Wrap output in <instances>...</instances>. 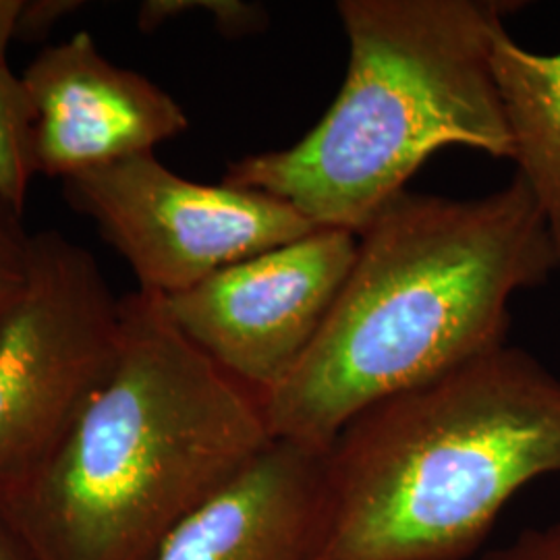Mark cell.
Returning <instances> with one entry per match:
<instances>
[{
    "label": "cell",
    "instance_id": "1",
    "mask_svg": "<svg viewBox=\"0 0 560 560\" xmlns=\"http://www.w3.org/2000/svg\"><path fill=\"white\" fill-rule=\"evenodd\" d=\"M358 240L318 337L260 395L275 441L326 453L368 407L504 347L513 295L557 272L538 203L517 173L480 200L402 191Z\"/></svg>",
    "mask_w": 560,
    "mask_h": 560
},
{
    "label": "cell",
    "instance_id": "2",
    "mask_svg": "<svg viewBox=\"0 0 560 560\" xmlns=\"http://www.w3.org/2000/svg\"><path fill=\"white\" fill-rule=\"evenodd\" d=\"M113 372L52 457L0 492L34 560H152L183 521L272 442L260 395L171 320L159 295L120 298Z\"/></svg>",
    "mask_w": 560,
    "mask_h": 560
},
{
    "label": "cell",
    "instance_id": "3",
    "mask_svg": "<svg viewBox=\"0 0 560 560\" xmlns=\"http://www.w3.org/2000/svg\"><path fill=\"white\" fill-rule=\"evenodd\" d=\"M546 476H560V378L504 345L340 430L324 560L469 559Z\"/></svg>",
    "mask_w": 560,
    "mask_h": 560
},
{
    "label": "cell",
    "instance_id": "4",
    "mask_svg": "<svg viewBox=\"0 0 560 560\" xmlns=\"http://www.w3.org/2000/svg\"><path fill=\"white\" fill-rule=\"evenodd\" d=\"M501 0H340L349 67L337 101L291 148L231 162L222 183L360 235L434 152L513 161L494 75Z\"/></svg>",
    "mask_w": 560,
    "mask_h": 560
},
{
    "label": "cell",
    "instance_id": "5",
    "mask_svg": "<svg viewBox=\"0 0 560 560\" xmlns=\"http://www.w3.org/2000/svg\"><path fill=\"white\" fill-rule=\"evenodd\" d=\"M120 298L90 249L40 231L0 330V492L40 469L113 372Z\"/></svg>",
    "mask_w": 560,
    "mask_h": 560
},
{
    "label": "cell",
    "instance_id": "6",
    "mask_svg": "<svg viewBox=\"0 0 560 560\" xmlns=\"http://www.w3.org/2000/svg\"><path fill=\"white\" fill-rule=\"evenodd\" d=\"M62 198L96 224L140 291L159 298L318 229L264 191L185 179L154 152L71 175Z\"/></svg>",
    "mask_w": 560,
    "mask_h": 560
},
{
    "label": "cell",
    "instance_id": "7",
    "mask_svg": "<svg viewBox=\"0 0 560 560\" xmlns=\"http://www.w3.org/2000/svg\"><path fill=\"white\" fill-rule=\"evenodd\" d=\"M358 245L351 231L316 229L162 301L187 339L264 395L318 337L353 268Z\"/></svg>",
    "mask_w": 560,
    "mask_h": 560
},
{
    "label": "cell",
    "instance_id": "8",
    "mask_svg": "<svg viewBox=\"0 0 560 560\" xmlns=\"http://www.w3.org/2000/svg\"><path fill=\"white\" fill-rule=\"evenodd\" d=\"M21 80L34 106V159L44 177L62 180L154 152L189 127L179 102L106 59L88 32L46 46Z\"/></svg>",
    "mask_w": 560,
    "mask_h": 560
},
{
    "label": "cell",
    "instance_id": "9",
    "mask_svg": "<svg viewBox=\"0 0 560 560\" xmlns=\"http://www.w3.org/2000/svg\"><path fill=\"white\" fill-rule=\"evenodd\" d=\"M328 525L326 453L272 439L152 560H324Z\"/></svg>",
    "mask_w": 560,
    "mask_h": 560
},
{
    "label": "cell",
    "instance_id": "10",
    "mask_svg": "<svg viewBox=\"0 0 560 560\" xmlns=\"http://www.w3.org/2000/svg\"><path fill=\"white\" fill-rule=\"evenodd\" d=\"M492 62L513 162L538 203L560 275V52H532L504 32Z\"/></svg>",
    "mask_w": 560,
    "mask_h": 560
},
{
    "label": "cell",
    "instance_id": "11",
    "mask_svg": "<svg viewBox=\"0 0 560 560\" xmlns=\"http://www.w3.org/2000/svg\"><path fill=\"white\" fill-rule=\"evenodd\" d=\"M36 171L34 106L21 75L0 65V196L20 212Z\"/></svg>",
    "mask_w": 560,
    "mask_h": 560
},
{
    "label": "cell",
    "instance_id": "12",
    "mask_svg": "<svg viewBox=\"0 0 560 560\" xmlns=\"http://www.w3.org/2000/svg\"><path fill=\"white\" fill-rule=\"evenodd\" d=\"M189 11L210 13L217 27L229 38L254 34L266 27L264 9L241 0H148L141 2L138 27L141 32L150 34L166 21Z\"/></svg>",
    "mask_w": 560,
    "mask_h": 560
},
{
    "label": "cell",
    "instance_id": "13",
    "mask_svg": "<svg viewBox=\"0 0 560 560\" xmlns=\"http://www.w3.org/2000/svg\"><path fill=\"white\" fill-rule=\"evenodd\" d=\"M32 237L23 224V212L0 196V330L30 279Z\"/></svg>",
    "mask_w": 560,
    "mask_h": 560
},
{
    "label": "cell",
    "instance_id": "14",
    "mask_svg": "<svg viewBox=\"0 0 560 560\" xmlns=\"http://www.w3.org/2000/svg\"><path fill=\"white\" fill-rule=\"evenodd\" d=\"M83 4L81 0H23L15 40L30 44L46 38L60 20L80 11Z\"/></svg>",
    "mask_w": 560,
    "mask_h": 560
},
{
    "label": "cell",
    "instance_id": "15",
    "mask_svg": "<svg viewBox=\"0 0 560 560\" xmlns=\"http://www.w3.org/2000/svg\"><path fill=\"white\" fill-rule=\"evenodd\" d=\"M481 560H560V523L525 529Z\"/></svg>",
    "mask_w": 560,
    "mask_h": 560
},
{
    "label": "cell",
    "instance_id": "16",
    "mask_svg": "<svg viewBox=\"0 0 560 560\" xmlns=\"http://www.w3.org/2000/svg\"><path fill=\"white\" fill-rule=\"evenodd\" d=\"M23 0H0V65L7 62V50L15 42V27Z\"/></svg>",
    "mask_w": 560,
    "mask_h": 560
},
{
    "label": "cell",
    "instance_id": "17",
    "mask_svg": "<svg viewBox=\"0 0 560 560\" xmlns=\"http://www.w3.org/2000/svg\"><path fill=\"white\" fill-rule=\"evenodd\" d=\"M0 560H34L2 521H0Z\"/></svg>",
    "mask_w": 560,
    "mask_h": 560
}]
</instances>
